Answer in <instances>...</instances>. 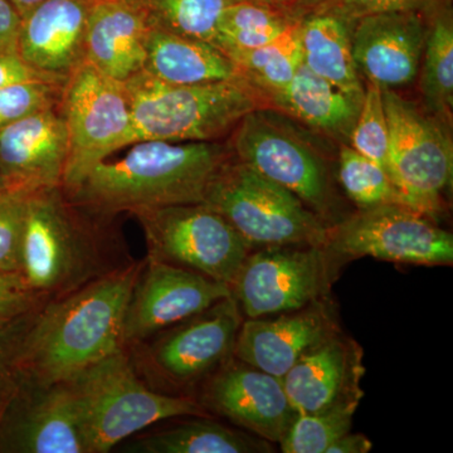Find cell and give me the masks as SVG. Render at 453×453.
I'll return each instance as SVG.
<instances>
[{
	"label": "cell",
	"mask_w": 453,
	"mask_h": 453,
	"mask_svg": "<svg viewBox=\"0 0 453 453\" xmlns=\"http://www.w3.org/2000/svg\"><path fill=\"white\" fill-rule=\"evenodd\" d=\"M362 103L311 73L301 61L290 85L267 107L279 110L312 133L348 145Z\"/></svg>",
	"instance_id": "22"
},
{
	"label": "cell",
	"mask_w": 453,
	"mask_h": 453,
	"mask_svg": "<svg viewBox=\"0 0 453 453\" xmlns=\"http://www.w3.org/2000/svg\"><path fill=\"white\" fill-rule=\"evenodd\" d=\"M303 14L255 3H229L220 14L214 46L223 53L253 50L299 25Z\"/></svg>",
	"instance_id": "29"
},
{
	"label": "cell",
	"mask_w": 453,
	"mask_h": 453,
	"mask_svg": "<svg viewBox=\"0 0 453 453\" xmlns=\"http://www.w3.org/2000/svg\"><path fill=\"white\" fill-rule=\"evenodd\" d=\"M348 145L357 153L387 168L389 149L388 120L384 109L383 92L372 83L365 85V97Z\"/></svg>",
	"instance_id": "33"
},
{
	"label": "cell",
	"mask_w": 453,
	"mask_h": 453,
	"mask_svg": "<svg viewBox=\"0 0 453 453\" xmlns=\"http://www.w3.org/2000/svg\"><path fill=\"white\" fill-rule=\"evenodd\" d=\"M428 14L393 12L354 22L351 47L357 73L380 89L407 88L419 73Z\"/></svg>",
	"instance_id": "16"
},
{
	"label": "cell",
	"mask_w": 453,
	"mask_h": 453,
	"mask_svg": "<svg viewBox=\"0 0 453 453\" xmlns=\"http://www.w3.org/2000/svg\"><path fill=\"white\" fill-rule=\"evenodd\" d=\"M204 204L219 211L252 249L326 246L329 226L294 193L235 159L223 166Z\"/></svg>",
	"instance_id": "6"
},
{
	"label": "cell",
	"mask_w": 453,
	"mask_h": 453,
	"mask_svg": "<svg viewBox=\"0 0 453 453\" xmlns=\"http://www.w3.org/2000/svg\"><path fill=\"white\" fill-rule=\"evenodd\" d=\"M144 71L170 85L195 86L238 80L234 62L210 42L151 26Z\"/></svg>",
	"instance_id": "23"
},
{
	"label": "cell",
	"mask_w": 453,
	"mask_h": 453,
	"mask_svg": "<svg viewBox=\"0 0 453 453\" xmlns=\"http://www.w3.org/2000/svg\"><path fill=\"white\" fill-rule=\"evenodd\" d=\"M344 265L326 246L259 247L244 259L232 296L244 319L295 311L329 297Z\"/></svg>",
	"instance_id": "8"
},
{
	"label": "cell",
	"mask_w": 453,
	"mask_h": 453,
	"mask_svg": "<svg viewBox=\"0 0 453 453\" xmlns=\"http://www.w3.org/2000/svg\"><path fill=\"white\" fill-rule=\"evenodd\" d=\"M365 374L362 348L340 330L301 357L282 383L294 410L309 413L362 401Z\"/></svg>",
	"instance_id": "19"
},
{
	"label": "cell",
	"mask_w": 453,
	"mask_h": 453,
	"mask_svg": "<svg viewBox=\"0 0 453 453\" xmlns=\"http://www.w3.org/2000/svg\"><path fill=\"white\" fill-rule=\"evenodd\" d=\"M354 22L330 12H308L300 19L297 37L303 64L362 103L365 86L351 47Z\"/></svg>",
	"instance_id": "24"
},
{
	"label": "cell",
	"mask_w": 453,
	"mask_h": 453,
	"mask_svg": "<svg viewBox=\"0 0 453 453\" xmlns=\"http://www.w3.org/2000/svg\"><path fill=\"white\" fill-rule=\"evenodd\" d=\"M340 330L335 306L325 297L295 311L243 319L234 357L282 380L301 357Z\"/></svg>",
	"instance_id": "15"
},
{
	"label": "cell",
	"mask_w": 453,
	"mask_h": 453,
	"mask_svg": "<svg viewBox=\"0 0 453 453\" xmlns=\"http://www.w3.org/2000/svg\"><path fill=\"white\" fill-rule=\"evenodd\" d=\"M338 179L345 196L357 205V210L402 204L401 196L388 170L347 144L339 148Z\"/></svg>",
	"instance_id": "31"
},
{
	"label": "cell",
	"mask_w": 453,
	"mask_h": 453,
	"mask_svg": "<svg viewBox=\"0 0 453 453\" xmlns=\"http://www.w3.org/2000/svg\"><path fill=\"white\" fill-rule=\"evenodd\" d=\"M381 92L389 127L387 170L402 204L437 220L452 186L451 125L393 89Z\"/></svg>",
	"instance_id": "7"
},
{
	"label": "cell",
	"mask_w": 453,
	"mask_h": 453,
	"mask_svg": "<svg viewBox=\"0 0 453 453\" xmlns=\"http://www.w3.org/2000/svg\"><path fill=\"white\" fill-rule=\"evenodd\" d=\"M59 110L70 148L62 188L71 193L96 164L130 145L129 92L85 62L65 83Z\"/></svg>",
	"instance_id": "9"
},
{
	"label": "cell",
	"mask_w": 453,
	"mask_h": 453,
	"mask_svg": "<svg viewBox=\"0 0 453 453\" xmlns=\"http://www.w3.org/2000/svg\"><path fill=\"white\" fill-rule=\"evenodd\" d=\"M31 193L23 189L0 192V271L19 273L27 202Z\"/></svg>",
	"instance_id": "35"
},
{
	"label": "cell",
	"mask_w": 453,
	"mask_h": 453,
	"mask_svg": "<svg viewBox=\"0 0 453 453\" xmlns=\"http://www.w3.org/2000/svg\"><path fill=\"white\" fill-rule=\"evenodd\" d=\"M140 265L101 277L52 303L25 345L26 365L41 386L65 383L121 350L127 306Z\"/></svg>",
	"instance_id": "2"
},
{
	"label": "cell",
	"mask_w": 453,
	"mask_h": 453,
	"mask_svg": "<svg viewBox=\"0 0 453 453\" xmlns=\"http://www.w3.org/2000/svg\"><path fill=\"white\" fill-rule=\"evenodd\" d=\"M231 296V286L225 282L150 258L127 306L125 342L148 338Z\"/></svg>",
	"instance_id": "13"
},
{
	"label": "cell",
	"mask_w": 453,
	"mask_h": 453,
	"mask_svg": "<svg viewBox=\"0 0 453 453\" xmlns=\"http://www.w3.org/2000/svg\"><path fill=\"white\" fill-rule=\"evenodd\" d=\"M9 189H22L17 186L16 181L13 180L7 173L4 172L2 168H0V192L2 190H9ZM25 190V189H23Z\"/></svg>",
	"instance_id": "44"
},
{
	"label": "cell",
	"mask_w": 453,
	"mask_h": 453,
	"mask_svg": "<svg viewBox=\"0 0 453 453\" xmlns=\"http://www.w3.org/2000/svg\"><path fill=\"white\" fill-rule=\"evenodd\" d=\"M151 26L214 44L220 14L231 0H138Z\"/></svg>",
	"instance_id": "30"
},
{
	"label": "cell",
	"mask_w": 453,
	"mask_h": 453,
	"mask_svg": "<svg viewBox=\"0 0 453 453\" xmlns=\"http://www.w3.org/2000/svg\"><path fill=\"white\" fill-rule=\"evenodd\" d=\"M333 0H299V8L303 14L326 7Z\"/></svg>",
	"instance_id": "43"
},
{
	"label": "cell",
	"mask_w": 453,
	"mask_h": 453,
	"mask_svg": "<svg viewBox=\"0 0 453 453\" xmlns=\"http://www.w3.org/2000/svg\"><path fill=\"white\" fill-rule=\"evenodd\" d=\"M120 157L96 164L68 196L100 214L204 203L223 166L229 142L144 140Z\"/></svg>",
	"instance_id": "1"
},
{
	"label": "cell",
	"mask_w": 453,
	"mask_h": 453,
	"mask_svg": "<svg viewBox=\"0 0 453 453\" xmlns=\"http://www.w3.org/2000/svg\"><path fill=\"white\" fill-rule=\"evenodd\" d=\"M243 315L234 296L177 324L155 344L153 360L164 375L180 384L211 374L234 357Z\"/></svg>",
	"instance_id": "17"
},
{
	"label": "cell",
	"mask_w": 453,
	"mask_h": 453,
	"mask_svg": "<svg viewBox=\"0 0 453 453\" xmlns=\"http://www.w3.org/2000/svg\"><path fill=\"white\" fill-rule=\"evenodd\" d=\"M360 401L344 402L316 411L297 413L280 442L283 453H326L342 434L350 431Z\"/></svg>",
	"instance_id": "32"
},
{
	"label": "cell",
	"mask_w": 453,
	"mask_h": 453,
	"mask_svg": "<svg viewBox=\"0 0 453 453\" xmlns=\"http://www.w3.org/2000/svg\"><path fill=\"white\" fill-rule=\"evenodd\" d=\"M73 395L88 453H105L155 423L205 417L207 410L186 396L146 388L122 350L65 381Z\"/></svg>",
	"instance_id": "5"
},
{
	"label": "cell",
	"mask_w": 453,
	"mask_h": 453,
	"mask_svg": "<svg viewBox=\"0 0 453 453\" xmlns=\"http://www.w3.org/2000/svg\"><path fill=\"white\" fill-rule=\"evenodd\" d=\"M88 241L74 222L61 188L32 192L27 202L20 271L32 292L61 290L88 264Z\"/></svg>",
	"instance_id": "12"
},
{
	"label": "cell",
	"mask_w": 453,
	"mask_h": 453,
	"mask_svg": "<svg viewBox=\"0 0 453 453\" xmlns=\"http://www.w3.org/2000/svg\"><path fill=\"white\" fill-rule=\"evenodd\" d=\"M68 151L59 105L0 129V168L28 192L62 188Z\"/></svg>",
	"instance_id": "20"
},
{
	"label": "cell",
	"mask_w": 453,
	"mask_h": 453,
	"mask_svg": "<svg viewBox=\"0 0 453 453\" xmlns=\"http://www.w3.org/2000/svg\"><path fill=\"white\" fill-rule=\"evenodd\" d=\"M32 294L19 273L0 271V321L25 314L31 306Z\"/></svg>",
	"instance_id": "37"
},
{
	"label": "cell",
	"mask_w": 453,
	"mask_h": 453,
	"mask_svg": "<svg viewBox=\"0 0 453 453\" xmlns=\"http://www.w3.org/2000/svg\"><path fill=\"white\" fill-rule=\"evenodd\" d=\"M136 451L148 453H266L273 443L243 429H232L208 419L179 423L146 437Z\"/></svg>",
	"instance_id": "26"
},
{
	"label": "cell",
	"mask_w": 453,
	"mask_h": 453,
	"mask_svg": "<svg viewBox=\"0 0 453 453\" xmlns=\"http://www.w3.org/2000/svg\"><path fill=\"white\" fill-rule=\"evenodd\" d=\"M65 85L22 82L0 89V129L33 113L59 105Z\"/></svg>",
	"instance_id": "34"
},
{
	"label": "cell",
	"mask_w": 453,
	"mask_h": 453,
	"mask_svg": "<svg viewBox=\"0 0 453 453\" xmlns=\"http://www.w3.org/2000/svg\"><path fill=\"white\" fill-rule=\"evenodd\" d=\"M5 321H0V340L3 338L2 327L4 326Z\"/></svg>",
	"instance_id": "45"
},
{
	"label": "cell",
	"mask_w": 453,
	"mask_h": 453,
	"mask_svg": "<svg viewBox=\"0 0 453 453\" xmlns=\"http://www.w3.org/2000/svg\"><path fill=\"white\" fill-rule=\"evenodd\" d=\"M447 0H333L318 11L330 12L349 20L393 12H421L429 14ZM314 12V11H312Z\"/></svg>",
	"instance_id": "36"
},
{
	"label": "cell",
	"mask_w": 453,
	"mask_h": 453,
	"mask_svg": "<svg viewBox=\"0 0 453 453\" xmlns=\"http://www.w3.org/2000/svg\"><path fill=\"white\" fill-rule=\"evenodd\" d=\"M17 428L18 449L31 453H88L67 384L43 387Z\"/></svg>",
	"instance_id": "25"
},
{
	"label": "cell",
	"mask_w": 453,
	"mask_h": 453,
	"mask_svg": "<svg viewBox=\"0 0 453 453\" xmlns=\"http://www.w3.org/2000/svg\"><path fill=\"white\" fill-rule=\"evenodd\" d=\"M297 27L258 49L226 52L234 62L238 79L255 91L264 107L290 85L299 67Z\"/></svg>",
	"instance_id": "28"
},
{
	"label": "cell",
	"mask_w": 453,
	"mask_h": 453,
	"mask_svg": "<svg viewBox=\"0 0 453 453\" xmlns=\"http://www.w3.org/2000/svg\"><path fill=\"white\" fill-rule=\"evenodd\" d=\"M9 2L14 5V8L17 9L18 13L20 14V17H25L29 11H32L33 8L37 7V5L41 4L43 0H9Z\"/></svg>",
	"instance_id": "42"
},
{
	"label": "cell",
	"mask_w": 453,
	"mask_h": 453,
	"mask_svg": "<svg viewBox=\"0 0 453 453\" xmlns=\"http://www.w3.org/2000/svg\"><path fill=\"white\" fill-rule=\"evenodd\" d=\"M203 407L271 443L281 442L296 417L281 378L228 359L205 384Z\"/></svg>",
	"instance_id": "14"
},
{
	"label": "cell",
	"mask_w": 453,
	"mask_h": 453,
	"mask_svg": "<svg viewBox=\"0 0 453 453\" xmlns=\"http://www.w3.org/2000/svg\"><path fill=\"white\" fill-rule=\"evenodd\" d=\"M327 249L347 264L372 257L418 266H452L453 235L437 220L404 204L357 210L329 226Z\"/></svg>",
	"instance_id": "10"
},
{
	"label": "cell",
	"mask_w": 453,
	"mask_h": 453,
	"mask_svg": "<svg viewBox=\"0 0 453 453\" xmlns=\"http://www.w3.org/2000/svg\"><path fill=\"white\" fill-rule=\"evenodd\" d=\"M151 258L234 285L252 247L204 203L170 205L135 214Z\"/></svg>",
	"instance_id": "11"
},
{
	"label": "cell",
	"mask_w": 453,
	"mask_h": 453,
	"mask_svg": "<svg viewBox=\"0 0 453 453\" xmlns=\"http://www.w3.org/2000/svg\"><path fill=\"white\" fill-rule=\"evenodd\" d=\"M22 17L9 0H0V55L18 52Z\"/></svg>",
	"instance_id": "39"
},
{
	"label": "cell",
	"mask_w": 453,
	"mask_h": 453,
	"mask_svg": "<svg viewBox=\"0 0 453 453\" xmlns=\"http://www.w3.org/2000/svg\"><path fill=\"white\" fill-rule=\"evenodd\" d=\"M124 83L133 118L130 145L144 140L217 142L234 133L247 113L264 107L240 79L170 85L142 70Z\"/></svg>",
	"instance_id": "3"
},
{
	"label": "cell",
	"mask_w": 453,
	"mask_h": 453,
	"mask_svg": "<svg viewBox=\"0 0 453 453\" xmlns=\"http://www.w3.org/2000/svg\"><path fill=\"white\" fill-rule=\"evenodd\" d=\"M419 89L423 107L451 125L453 109V19L449 0L428 14Z\"/></svg>",
	"instance_id": "27"
},
{
	"label": "cell",
	"mask_w": 453,
	"mask_h": 453,
	"mask_svg": "<svg viewBox=\"0 0 453 453\" xmlns=\"http://www.w3.org/2000/svg\"><path fill=\"white\" fill-rule=\"evenodd\" d=\"M95 2L43 0L22 17L18 53L38 73L65 85L86 62V33Z\"/></svg>",
	"instance_id": "18"
},
{
	"label": "cell",
	"mask_w": 453,
	"mask_h": 453,
	"mask_svg": "<svg viewBox=\"0 0 453 453\" xmlns=\"http://www.w3.org/2000/svg\"><path fill=\"white\" fill-rule=\"evenodd\" d=\"M151 23L138 0H96L89 12L86 62L116 81L144 70Z\"/></svg>",
	"instance_id": "21"
},
{
	"label": "cell",
	"mask_w": 453,
	"mask_h": 453,
	"mask_svg": "<svg viewBox=\"0 0 453 453\" xmlns=\"http://www.w3.org/2000/svg\"><path fill=\"white\" fill-rule=\"evenodd\" d=\"M308 130L279 110L258 107L244 116L228 142L235 159L290 190L334 226L344 219L342 202L326 155Z\"/></svg>",
	"instance_id": "4"
},
{
	"label": "cell",
	"mask_w": 453,
	"mask_h": 453,
	"mask_svg": "<svg viewBox=\"0 0 453 453\" xmlns=\"http://www.w3.org/2000/svg\"><path fill=\"white\" fill-rule=\"evenodd\" d=\"M372 445L371 440L362 434H351L350 431L340 436L333 443L326 453H368L371 452Z\"/></svg>",
	"instance_id": "40"
},
{
	"label": "cell",
	"mask_w": 453,
	"mask_h": 453,
	"mask_svg": "<svg viewBox=\"0 0 453 453\" xmlns=\"http://www.w3.org/2000/svg\"><path fill=\"white\" fill-rule=\"evenodd\" d=\"M231 3H255V4L268 5V7L288 9V11L299 12V0H231Z\"/></svg>",
	"instance_id": "41"
},
{
	"label": "cell",
	"mask_w": 453,
	"mask_h": 453,
	"mask_svg": "<svg viewBox=\"0 0 453 453\" xmlns=\"http://www.w3.org/2000/svg\"><path fill=\"white\" fill-rule=\"evenodd\" d=\"M35 81L64 85V83L50 79L46 74L38 73L32 65L27 64L18 52L0 55V89L16 85V83Z\"/></svg>",
	"instance_id": "38"
}]
</instances>
